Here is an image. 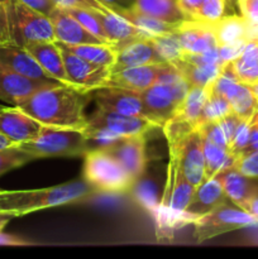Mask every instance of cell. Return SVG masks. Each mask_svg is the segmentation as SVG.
Segmentation results:
<instances>
[{
    "mask_svg": "<svg viewBox=\"0 0 258 259\" xmlns=\"http://www.w3.org/2000/svg\"><path fill=\"white\" fill-rule=\"evenodd\" d=\"M90 95L91 93L60 83L35 91L17 106L43 125L83 129L88 125L85 108Z\"/></svg>",
    "mask_w": 258,
    "mask_h": 259,
    "instance_id": "obj_1",
    "label": "cell"
},
{
    "mask_svg": "<svg viewBox=\"0 0 258 259\" xmlns=\"http://www.w3.org/2000/svg\"><path fill=\"white\" fill-rule=\"evenodd\" d=\"M98 194L88 181H72L34 190H0V211H13L23 217L38 210L83 201Z\"/></svg>",
    "mask_w": 258,
    "mask_h": 259,
    "instance_id": "obj_2",
    "label": "cell"
},
{
    "mask_svg": "<svg viewBox=\"0 0 258 259\" xmlns=\"http://www.w3.org/2000/svg\"><path fill=\"white\" fill-rule=\"evenodd\" d=\"M189 89L184 76L172 63H168L159 73L156 82L139 95L149 115L162 128L177 110Z\"/></svg>",
    "mask_w": 258,
    "mask_h": 259,
    "instance_id": "obj_3",
    "label": "cell"
},
{
    "mask_svg": "<svg viewBox=\"0 0 258 259\" xmlns=\"http://www.w3.org/2000/svg\"><path fill=\"white\" fill-rule=\"evenodd\" d=\"M83 156V179L98 192L125 194L137 184L120 162L105 149L88 151Z\"/></svg>",
    "mask_w": 258,
    "mask_h": 259,
    "instance_id": "obj_4",
    "label": "cell"
},
{
    "mask_svg": "<svg viewBox=\"0 0 258 259\" xmlns=\"http://www.w3.org/2000/svg\"><path fill=\"white\" fill-rule=\"evenodd\" d=\"M8 17L12 43L25 47L35 42H56L50 17L32 9L20 0H8Z\"/></svg>",
    "mask_w": 258,
    "mask_h": 259,
    "instance_id": "obj_5",
    "label": "cell"
},
{
    "mask_svg": "<svg viewBox=\"0 0 258 259\" xmlns=\"http://www.w3.org/2000/svg\"><path fill=\"white\" fill-rule=\"evenodd\" d=\"M37 158L83 156L88 152L82 129L43 126L35 139L19 144Z\"/></svg>",
    "mask_w": 258,
    "mask_h": 259,
    "instance_id": "obj_6",
    "label": "cell"
},
{
    "mask_svg": "<svg viewBox=\"0 0 258 259\" xmlns=\"http://www.w3.org/2000/svg\"><path fill=\"white\" fill-rule=\"evenodd\" d=\"M194 237L196 243H204L218 235L258 225V218L239 207L224 202L207 214L194 220Z\"/></svg>",
    "mask_w": 258,
    "mask_h": 259,
    "instance_id": "obj_7",
    "label": "cell"
},
{
    "mask_svg": "<svg viewBox=\"0 0 258 259\" xmlns=\"http://www.w3.org/2000/svg\"><path fill=\"white\" fill-rule=\"evenodd\" d=\"M60 48L61 52H62L63 63H65V70L67 73L68 81L73 88L78 89L83 93H93L96 89L103 88L111 73L110 67L89 62V61L78 57L77 55L70 52L61 46Z\"/></svg>",
    "mask_w": 258,
    "mask_h": 259,
    "instance_id": "obj_8",
    "label": "cell"
},
{
    "mask_svg": "<svg viewBox=\"0 0 258 259\" xmlns=\"http://www.w3.org/2000/svg\"><path fill=\"white\" fill-rule=\"evenodd\" d=\"M88 128H104L123 137L147 134L151 131L161 128L159 124L143 116L124 115L116 111L99 108L88 116ZM85 126V128H86Z\"/></svg>",
    "mask_w": 258,
    "mask_h": 259,
    "instance_id": "obj_9",
    "label": "cell"
},
{
    "mask_svg": "<svg viewBox=\"0 0 258 259\" xmlns=\"http://www.w3.org/2000/svg\"><path fill=\"white\" fill-rule=\"evenodd\" d=\"M176 147L180 156V166L185 179L194 187L204 182L205 177V157L204 138L199 129L190 132L181 142L168 144Z\"/></svg>",
    "mask_w": 258,
    "mask_h": 259,
    "instance_id": "obj_10",
    "label": "cell"
},
{
    "mask_svg": "<svg viewBox=\"0 0 258 259\" xmlns=\"http://www.w3.org/2000/svg\"><path fill=\"white\" fill-rule=\"evenodd\" d=\"M94 91V100L96 101L99 108L116 111L124 115L143 116L153 120L147 111L139 93L120 88H100Z\"/></svg>",
    "mask_w": 258,
    "mask_h": 259,
    "instance_id": "obj_11",
    "label": "cell"
},
{
    "mask_svg": "<svg viewBox=\"0 0 258 259\" xmlns=\"http://www.w3.org/2000/svg\"><path fill=\"white\" fill-rule=\"evenodd\" d=\"M43 124L23 111L18 106L3 108L0 110V134L15 144H22L37 138Z\"/></svg>",
    "mask_w": 258,
    "mask_h": 259,
    "instance_id": "obj_12",
    "label": "cell"
},
{
    "mask_svg": "<svg viewBox=\"0 0 258 259\" xmlns=\"http://www.w3.org/2000/svg\"><path fill=\"white\" fill-rule=\"evenodd\" d=\"M56 80H42L19 75L13 71L0 67V100L17 106L35 91L60 85Z\"/></svg>",
    "mask_w": 258,
    "mask_h": 259,
    "instance_id": "obj_13",
    "label": "cell"
},
{
    "mask_svg": "<svg viewBox=\"0 0 258 259\" xmlns=\"http://www.w3.org/2000/svg\"><path fill=\"white\" fill-rule=\"evenodd\" d=\"M146 134L123 137L105 149L120 162L136 182L142 179L146 171Z\"/></svg>",
    "mask_w": 258,
    "mask_h": 259,
    "instance_id": "obj_14",
    "label": "cell"
},
{
    "mask_svg": "<svg viewBox=\"0 0 258 259\" xmlns=\"http://www.w3.org/2000/svg\"><path fill=\"white\" fill-rule=\"evenodd\" d=\"M168 63L161 62L136 66V67H128L116 72H111L103 88H120L142 93L156 82L159 73Z\"/></svg>",
    "mask_w": 258,
    "mask_h": 259,
    "instance_id": "obj_15",
    "label": "cell"
},
{
    "mask_svg": "<svg viewBox=\"0 0 258 259\" xmlns=\"http://www.w3.org/2000/svg\"><path fill=\"white\" fill-rule=\"evenodd\" d=\"M53 24L56 40L67 46L90 45V43H105L89 32L77 19L62 8H56L50 15Z\"/></svg>",
    "mask_w": 258,
    "mask_h": 259,
    "instance_id": "obj_16",
    "label": "cell"
},
{
    "mask_svg": "<svg viewBox=\"0 0 258 259\" xmlns=\"http://www.w3.org/2000/svg\"><path fill=\"white\" fill-rule=\"evenodd\" d=\"M116 50L118 53H116L115 63L110 68L111 72H116L128 67H136V66L164 62L156 51L152 37L133 39Z\"/></svg>",
    "mask_w": 258,
    "mask_h": 259,
    "instance_id": "obj_17",
    "label": "cell"
},
{
    "mask_svg": "<svg viewBox=\"0 0 258 259\" xmlns=\"http://www.w3.org/2000/svg\"><path fill=\"white\" fill-rule=\"evenodd\" d=\"M0 67L32 78L52 80L24 47L9 43L0 46Z\"/></svg>",
    "mask_w": 258,
    "mask_h": 259,
    "instance_id": "obj_18",
    "label": "cell"
},
{
    "mask_svg": "<svg viewBox=\"0 0 258 259\" xmlns=\"http://www.w3.org/2000/svg\"><path fill=\"white\" fill-rule=\"evenodd\" d=\"M185 53H201L218 47L212 24L184 20L175 32Z\"/></svg>",
    "mask_w": 258,
    "mask_h": 259,
    "instance_id": "obj_19",
    "label": "cell"
},
{
    "mask_svg": "<svg viewBox=\"0 0 258 259\" xmlns=\"http://www.w3.org/2000/svg\"><path fill=\"white\" fill-rule=\"evenodd\" d=\"M96 15L100 19L101 25H103L104 32H105L109 43L114 45L116 48L131 42L133 39L153 37L148 32L136 27L131 22L124 19L123 17L116 14L111 8H109L106 12L96 10Z\"/></svg>",
    "mask_w": 258,
    "mask_h": 259,
    "instance_id": "obj_20",
    "label": "cell"
},
{
    "mask_svg": "<svg viewBox=\"0 0 258 259\" xmlns=\"http://www.w3.org/2000/svg\"><path fill=\"white\" fill-rule=\"evenodd\" d=\"M227 201L228 196L225 194L222 181L219 177L215 176L212 179L206 180L196 187L194 196L187 205L185 212L196 219Z\"/></svg>",
    "mask_w": 258,
    "mask_h": 259,
    "instance_id": "obj_21",
    "label": "cell"
},
{
    "mask_svg": "<svg viewBox=\"0 0 258 259\" xmlns=\"http://www.w3.org/2000/svg\"><path fill=\"white\" fill-rule=\"evenodd\" d=\"M25 50L37 60L43 70L50 75L52 80L63 85H71L65 70L62 52L56 42H35L25 46ZM72 86V85H71Z\"/></svg>",
    "mask_w": 258,
    "mask_h": 259,
    "instance_id": "obj_22",
    "label": "cell"
},
{
    "mask_svg": "<svg viewBox=\"0 0 258 259\" xmlns=\"http://www.w3.org/2000/svg\"><path fill=\"white\" fill-rule=\"evenodd\" d=\"M218 177L222 181L228 199L239 209L244 210L249 200L258 195V185H255L254 179L244 176L234 167L220 172Z\"/></svg>",
    "mask_w": 258,
    "mask_h": 259,
    "instance_id": "obj_23",
    "label": "cell"
},
{
    "mask_svg": "<svg viewBox=\"0 0 258 259\" xmlns=\"http://www.w3.org/2000/svg\"><path fill=\"white\" fill-rule=\"evenodd\" d=\"M131 8L148 17L168 23H181L186 19L176 0H133Z\"/></svg>",
    "mask_w": 258,
    "mask_h": 259,
    "instance_id": "obj_24",
    "label": "cell"
},
{
    "mask_svg": "<svg viewBox=\"0 0 258 259\" xmlns=\"http://www.w3.org/2000/svg\"><path fill=\"white\" fill-rule=\"evenodd\" d=\"M210 88H211V83H209L205 88H190L185 99L181 101V104L172 116L186 121L195 129H199L202 108H204L205 101H206L207 95L210 93Z\"/></svg>",
    "mask_w": 258,
    "mask_h": 259,
    "instance_id": "obj_25",
    "label": "cell"
},
{
    "mask_svg": "<svg viewBox=\"0 0 258 259\" xmlns=\"http://www.w3.org/2000/svg\"><path fill=\"white\" fill-rule=\"evenodd\" d=\"M180 71L190 88H205L219 76L224 63L215 65H195L185 60H176L171 62Z\"/></svg>",
    "mask_w": 258,
    "mask_h": 259,
    "instance_id": "obj_26",
    "label": "cell"
},
{
    "mask_svg": "<svg viewBox=\"0 0 258 259\" xmlns=\"http://www.w3.org/2000/svg\"><path fill=\"white\" fill-rule=\"evenodd\" d=\"M218 46L227 45L240 39H250L252 25L243 17L230 15L223 17L219 22L212 24Z\"/></svg>",
    "mask_w": 258,
    "mask_h": 259,
    "instance_id": "obj_27",
    "label": "cell"
},
{
    "mask_svg": "<svg viewBox=\"0 0 258 259\" xmlns=\"http://www.w3.org/2000/svg\"><path fill=\"white\" fill-rule=\"evenodd\" d=\"M57 42V40H56ZM61 47L66 48L70 52L75 53L78 57L89 61V62L96 63L106 67H113L116 60L118 50L111 43H90V45H76L67 46L63 43L57 42Z\"/></svg>",
    "mask_w": 258,
    "mask_h": 259,
    "instance_id": "obj_28",
    "label": "cell"
},
{
    "mask_svg": "<svg viewBox=\"0 0 258 259\" xmlns=\"http://www.w3.org/2000/svg\"><path fill=\"white\" fill-rule=\"evenodd\" d=\"M204 138V137H202ZM204 157H205V177L204 181L218 176L220 172L234 167L237 157L233 156L228 148L218 146L214 142L204 138Z\"/></svg>",
    "mask_w": 258,
    "mask_h": 259,
    "instance_id": "obj_29",
    "label": "cell"
},
{
    "mask_svg": "<svg viewBox=\"0 0 258 259\" xmlns=\"http://www.w3.org/2000/svg\"><path fill=\"white\" fill-rule=\"evenodd\" d=\"M116 14L123 17L124 19L131 22L132 24H134L136 27L148 32L149 34L153 35V37L154 35H161L166 34V33L176 32L177 27L180 25V23H168L163 22V20L156 19V18L148 17V15L136 12V10L132 9L131 7L121 8Z\"/></svg>",
    "mask_w": 258,
    "mask_h": 259,
    "instance_id": "obj_30",
    "label": "cell"
},
{
    "mask_svg": "<svg viewBox=\"0 0 258 259\" xmlns=\"http://www.w3.org/2000/svg\"><path fill=\"white\" fill-rule=\"evenodd\" d=\"M232 113L233 109L229 101L224 96L214 93L211 90V88H210V93L207 95L206 101H205L204 108H202L199 128L201 125H204V124L222 120L223 118H225V116Z\"/></svg>",
    "mask_w": 258,
    "mask_h": 259,
    "instance_id": "obj_31",
    "label": "cell"
},
{
    "mask_svg": "<svg viewBox=\"0 0 258 259\" xmlns=\"http://www.w3.org/2000/svg\"><path fill=\"white\" fill-rule=\"evenodd\" d=\"M156 51L158 52L159 57L164 62H174V61L180 60L184 55L181 45H180L179 37L176 33H166V34L154 35L152 37Z\"/></svg>",
    "mask_w": 258,
    "mask_h": 259,
    "instance_id": "obj_32",
    "label": "cell"
},
{
    "mask_svg": "<svg viewBox=\"0 0 258 259\" xmlns=\"http://www.w3.org/2000/svg\"><path fill=\"white\" fill-rule=\"evenodd\" d=\"M35 159L32 153L23 149L19 144L0 149V176L8 171L24 166L28 162Z\"/></svg>",
    "mask_w": 258,
    "mask_h": 259,
    "instance_id": "obj_33",
    "label": "cell"
},
{
    "mask_svg": "<svg viewBox=\"0 0 258 259\" xmlns=\"http://www.w3.org/2000/svg\"><path fill=\"white\" fill-rule=\"evenodd\" d=\"M83 134L86 139V149L88 151H94V149H106L114 143L123 138V136L109 129L104 128H83Z\"/></svg>",
    "mask_w": 258,
    "mask_h": 259,
    "instance_id": "obj_34",
    "label": "cell"
},
{
    "mask_svg": "<svg viewBox=\"0 0 258 259\" xmlns=\"http://www.w3.org/2000/svg\"><path fill=\"white\" fill-rule=\"evenodd\" d=\"M65 10L67 13H70L75 19H77L89 32H91L94 35L100 38L105 43H109L105 32H104L103 25H101L100 19L96 15V10L81 9V8H68V9Z\"/></svg>",
    "mask_w": 258,
    "mask_h": 259,
    "instance_id": "obj_35",
    "label": "cell"
},
{
    "mask_svg": "<svg viewBox=\"0 0 258 259\" xmlns=\"http://www.w3.org/2000/svg\"><path fill=\"white\" fill-rule=\"evenodd\" d=\"M225 0H204L195 20L206 24H215L224 17Z\"/></svg>",
    "mask_w": 258,
    "mask_h": 259,
    "instance_id": "obj_36",
    "label": "cell"
},
{
    "mask_svg": "<svg viewBox=\"0 0 258 259\" xmlns=\"http://www.w3.org/2000/svg\"><path fill=\"white\" fill-rule=\"evenodd\" d=\"M250 120H252V116L248 119H242L239 125L235 129L234 136H233L232 141L228 146V151L233 156L237 157L238 154H240L247 149L250 139Z\"/></svg>",
    "mask_w": 258,
    "mask_h": 259,
    "instance_id": "obj_37",
    "label": "cell"
},
{
    "mask_svg": "<svg viewBox=\"0 0 258 259\" xmlns=\"http://www.w3.org/2000/svg\"><path fill=\"white\" fill-rule=\"evenodd\" d=\"M234 168L244 176L258 180V151H245L238 154Z\"/></svg>",
    "mask_w": 258,
    "mask_h": 259,
    "instance_id": "obj_38",
    "label": "cell"
},
{
    "mask_svg": "<svg viewBox=\"0 0 258 259\" xmlns=\"http://www.w3.org/2000/svg\"><path fill=\"white\" fill-rule=\"evenodd\" d=\"M199 131L201 132L202 137L205 139H209V141L214 142L218 146L228 148V139L220 121H212V123L204 124V125L200 126Z\"/></svg>",
    "mask_w": 258,
    "mask_h": 259,
    "instance_id": "obj_39",
    "label": "cell"
},
{
    "mask_svg": "<svg viewBox=\"0 0 258 259\" xmlns=\"http://www.w3.org/2000/svg\"><path fill=\"white\" fill-rule=\"evenodd\" d=\"M57 8L68 9V8H81V9L88 10H100L106 12L109 9V5L103 3L101 0H53Z\"/></svg>",
    "mask_w": 258,
    "mask_h": 259,
    "instance_id": "obj_40",
    "label": "cell"
},
{
    "mask_svg": "<svg viewBox=\"0 0 258 259\" xmlns=\"http://www.w3.org/2000/svg\"><path fill=\"white\" fill-rule=\"evenodd\" d=\"M249 39H240L235 40V42L227 43V45L218 46V51H219V56L222 58L223 62H230V61H234L239 57L240 55L244 51L245 45Z\"/></svg>",
    "mask_w": 258,
    "mask_h": 259,
    "instance_id": "obj_41",
    "label": "cell"
},
{
    "mask_svg": "<svg viewBox=\"0 0 258 259\" xmlns=\"http://www.w3.org/2000/svg\"><path fill=\"white\" fill-rule=\"evenodd\" d=\"M242 17L252 27H258V0H238Z\"/></svg>",
    "mask_w": 258,
    "mask_h": 259,
    "instance_id": "obj_42",
    "label": "cell"
},
{
    "mask_svg": "<svg viewBox=\"0 0 258 259\" xmlns=\"http://www.w3.org/2000/svg\"><path fill=\"white\" fill-rule=\"evenodd\" d=\"M12 43L9 28V17H8L7 2H0V46Z\"/></svg>",
    "mask_w": 258,
    "mask_h": 259,
    "instance_id": "obj_43",
    "label": "cell"
},
{
    "mask_svg": "<svg viewBox=\"0 0 258 259\" xmlns=\"http://www.w3.org/2000/svg\"><path fill=\"white\" fill-rule=\"evenodd\" d=\"M176 2L186 19L195 20V17H196L204 0H176Z\"/></svg>",
    "mask_w": 258,
    "mask_h": 259,
    "instance_id": "obj_44",
    "label": "cell"
},
{
    "mask_svg": "<svg viewBox=\"0 0 258 259\" xmlns=\"http://www.w3.org/2000/svg\"><path fill=\"white\" fill-rule=\"evenodd\" d=\"M20 2L24 3L25 5H28L32 9L47 15V17H50L51 13L57 8L53 0H20Z\"/></svg>",
    "mask_w": 258,
    "mask_h": 259,
    "instance_id": "obj_45",
    "label": "cell"
},
{
    "mask_svg": "<svg viewBox=\"0 0 258 259\" xmlns=\"http://www.w3.org/2000/svg\"><path fill=\"white\" fill-rule=\"evenodd\" d=\"M32 243L23 240L22 238L14 237L10 234H4L0 232V245H13V247H22V245H30Z\"/></svg>",
    "mask_w": 258,
    "mask_h": 259,
    "instance_id": "obj_46",
    "label": "cell"
},
{
    "mask_svg": "<svg viewBox=\"0 0 258 259\" xmlns=\"http://www.w3.org/2000/svg\"><path fill=\"white\" fill-rule=\"evenodd\" d=\"M101 2L109 5L115 13H118L121 8H128L132 5V3L128 0H101Z\"/></svg>",
    "mask_w": 258,
    "mask_h": 259,
    "instance_id": "obj_47",
    "label": "cell"
},
{
    "mask_svg": "<svg viewBox=\"0 0 258 259\" xmlns=\"http://www.w3.org/2000/svg\"><path fill=\"white\" fill-rule=\"evenodd\" d=\"M15 218H19L18 214L13 211H0V232H3L5 227L8 225V223L12 222Z\"/></svg>",
    "mask_w": 258,
    "mask_h": 259,
    "instance_id": "obj_48",
    "label": "cell"
},
{
    "mask_svg": "<svg viewBox=\"0 0 258 259\" xmlns=\"http://www.w3.org/2000/svg\"><path fill=\"white\" fill-rule=\"evenodd\" d=\"M244 211L249 212V214L254 215V217L258 218V195L249 200V202H248L247 206H245Z\"/></svg>",
    "mask_w": 258,
    "mask_h": 259,
    "instance_id": "obj_49",
    "label": "cell"
},
{
    "mask_svg": "<svg viewBox=\"0 0 258 259\" xmlns=\"http://www.w3.org/2000/svg\"><path fill=\"white\" fill-rule=\"evenodd\" d=\"M3 108H4V106L0 105V110H2ZM10 146H15V143H13V142L9 141L7 137H4L3 134H0V149L7 148V147H10Z\"/></svg>",
    "mask_w": 258,
    "mask_h": 259,
    "instance_id": "obj_50",
    "label": "cell"
},
{
    "mask_svg": "<svg viewBox=\"0 0 258 259\" xmlns=\"http://www.w3.org/2000/svg\"><path fill=\"white\" fill-rule=\"evenodd\" d=\"M249 88H250V90H252L253 95L255 96V99H257V101H258V81L257 82L252 83V85H249Z\"/></svg>",
    "mask_w": 258,
    "mask_h": 259,
    "instance_id": "obj_51",
    "label": "cell"
},
{
    "mask_svg": "<svg viewBox=\"0 0 258 259\" xmlns=\"http://www.w3.org/2000/svg\"><path fill=\"white\" fill-rule=\"evenodd\" d=\"M252 123L255 124L258 126V109L254 111V114L252 115Z\"/></svg>",
    "mask_w": 258,
    "mask_h": 259,
    "instance_id": "obj_52",
    "label": "cell"
},
{
    "mask_svg": "<svg viewBox=\"0 0 258 259\" xmlns=\"http://www.w3.org/2000/svg\"><path fill=\"white\" fill-rule=\"evenodd\" d=\"M0 2H3V3H5V2H8V0H0Z\"/></svg>",
    "mask_w": 258,
    "mask_h": 259,
    "instance_id": "obj_53",
    "label": "cell"
},
{
    "mask_svg": "<svg viewBox=\"0 0 258 259\" xmlns=\"http://www.w3.org/2000/svg\"><path fill=\"white\" fill-rule=\"evenodd\" d=\"M128 2H131V3H133V0H128Z\"/></svg>",
    "mask_w": 258,
    "mask_h": 259,
    "instance_id": "obj_54",
    "label": "cell"
}]
</instances>
